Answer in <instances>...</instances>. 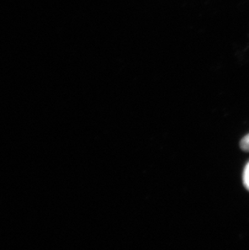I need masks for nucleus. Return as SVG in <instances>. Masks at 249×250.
<instances>
[{
  "label": "nucleus",
  "instance_id": "1",
  "mask_svg": "<svg viewBox=\"0 0 249 250\" xmlns=\"http://www.w3.org/2000/svg\"><path fill=\"white\" fill-rule=\"evenodd\" d=\"M243 181H244L245 187L249 191V162L247 164V166H245V170H244Z\"/></svg>",
  "mask_w": 249,
  "mask_h": 250
},
{
  "label": "nucleus",
  "instance_id": "2",
  "mask_svg": "<svg viewBox=\"0 0 249 250\" xmlns=\"http://www.w3.org/2000/svg\"><path fill=\"white\" fill-rule=\"evenodd\" d=\"M240 148L242 149L243 151H249V134L245 135L240 141Z\"/></svg>",
  "mask_w": 249,
  "mask_h": 250
}]
</instances>
